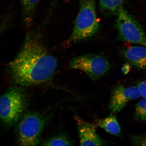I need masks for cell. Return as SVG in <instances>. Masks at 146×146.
Returning <instances> with one entry per match:
<instances>
[{
	"instance_id": "obj_14",
	"label": "cell",
	"mask_w": 146,
	"mask_h": 146,
	"mask_svg": "<svg viewBox=\"0 0 146 146\" xmlns=\"http://www.w3.org/2000/svg\"><path fill=\"white\" fill-rule=\"evenodd\" d=\"M44 146H70L73 144L70 139L66 136H56L49 139L44 142Z\"/></svg>"
},
{
	"instance_id": "obj_6",
	"label": "cell",
	"mask_w": 146,
	"mask_h": 146,
	"mask_svg": "<svg viewBox=\"0 0 146 146\" xmlns=\"http://www.w3.org/2000/svg\"><path fill=\"white\" fill-rule=\"evenodd\" d=\"M45 121L38 113L30 112L23 117L18 126V141L21 146H36L40 143V137Z\"/></svg>"
},
{
	"instance_id": "obj_4",
	"label": "cell",
	"mask_w": 146,
	"mask_h": 146,
	"mask_svg": "<svg viewBox=\"0 0 146 146\" xmlns=\"http://www.w3.org/2000/svg\"><path fill=\"white\" fill-rule=\"evenodd\" d=\"M116 15V27L120 39L146 47L145 31L134 16L122 6L119 9Z\"/></svg>"
},
{
	"instance_id": "obj_7",
	"label": "cell",
	"mask_w": 146,
	"mask_h": 146,
	"mask_svg": "<svg viewBox=\"0 0 146 146\" xmlns=\"http://www.w3.org/2000/svg\"><path fill=\"white\" fill-rule=\"evenodd\" d=\"M141 96L138 86H117L111 93L109 106L111 113L115 114L119 112L130 100L137 99Z\"/></svg>"
},
{
	"instance_id": "obj_11",
	"label": "cell",
	"mask_w": 146,
	"mask_h": 146,
	"mask_svg": "<svg viewBox=\"0 0 146 146\" xmlns=\"http://www.w3.org/2000/svg\"><path fill=\"white\" fill-rule=\"evenodd\" d=\"M40 0H21L22 5L23 21L25 26L30 27L33 21L35 10Z\"/></svg>"
},
{
	"instance_id": "obj_10",
	"label": "cell",
	"mask_w": 146,
	"mask_h": 146,
	"mask_svg": "<svg viewBox=\"0 0 146 146\" xmlns=\"http://www.w3.org/2000/svg\"><path fill=\"white\" fill-rule=\"evenodd\" d=\"M98 125L110 134L116 136H119L121 134L120 125L114 114L111 113L108 117L100 120Z\"/></svg>"
},
{
	"instance_id": "obj_2",
	"label": "cell",
	"mask_w": 146,
	"mask_h": 146,
	"mask_svg": "<svg viewBox=\"0 0 146 146\" xmlns=\"http://www.w3.org/2000/svg\"><path fill=\"white\" fill-rule=\"evenodd\" d=\"M95 0H81L74 29L66 44L69 46L92 38L99 30Z\"/></svg>"
},
{
	"instance_id": "obj_1",
	"label": "cell",
	"mask_w": 146,
	"mask_h": 146,
	"mask_svg": "<svg viewBox=\"0 0 146 146\" xmlns=\"http://www.w3.org/2000/svg\"><path fill=\"white\" fill-rule=\"evenodd\" d=\"M57 62L38 33L27 35L17 55L9 64L8 72L14 83L21 86L41 84L50 79Z\"/></svg>"
},
{
	"instance_id": "obj_9",
	"label": "cell",
	"mask_w": 146,
	"mask_h": 146,
	"mask_svg": "<svg viewBox=\"0 0 146 146\" xmlns=\"http://www.w3.org/2000/svg\"><path fill=\"white\" fill-rule=\"evenodd\" d=\"M122 55L128 62L136 68L146 70V47L136 46L122 51Z\"/></svg>"
},
{
	"instance_id": "obj_3",
	"label": "cell",
	"mask_w": 146,
	"mask_h": 146,
	"mask_svg": "<svg viewBox=\"0 0 146 146\" xmlns=\"http://www.w3.org/2000/svg\"><path fill=\"white\" fill-rule=\"evenodd\" d=\"M28 103L27 95L21 87H11L0 99V117L5 126L15 125L21 117Z\"/></svg>"
},
{
	"instance_id": "obj_16",
	"label": "cell",
	"mask_w": 146,
	"mask_h": 146,
	"mask_svg": "<svg viewBox=\"0 0 146 146\" xmlns=\"http://www.w3.org/2000/svg\"><path fill=\"white\" fill-rule=\"evenodd\" d=\"M142 96L146 98V81L140 82L138 85Z\"/></svg>"
},
{
	"instance_id": "obj_12",
	"label": "cell",
	"mask_w": 146,
	"mask_h": 146,
	"mask_svg": "<svg viewBox=\"0 0 146 146\" xmlns=\"http://www.w3.org/2000/svg\"><path fill=\"white\" fill-rule=\"evenodd\" d=\"M125 0H99L100 7L102 13L106 16L116 14L119 9Z\"/></svg>"
},
{
	"instance_id": "obj_5",
	"label": "cell",
	"mask_w": 146,
	"mask_h": 146,
	"mask_svg": "<svg viewBox=\"0 0 146 146\" xmlns=\"http://www.w3.org/2000/svg\"><path fill=\"white\" fill-rule=\"evenodd\" d=\"M69 66L70 68L82 71L92 81H96L108 72L111 65L103 55L89 54L73 58Z\"/></svg>"
},
{
	"instance_id": "obj_15",
	"label": "cell",
	"mask_w": 146,
	"mask_h": 146,
	"mask_svg": "<svg viewBox=\"0 0 146 146\" xmlns=\"http://www.w3.org/2000/svg\"><path fill=\"white\" fill-rule=\"evenodd\" d=\"M134 142L136 145L146 146V135L143 136L135 137Z\"/></svg>"
},
{
	"instance_id": "obj_8",
	"label": "cell",
	"mask_w": 146,
	"mask_h": 146,
	"mask_svg": "<svg viewBox=\"0 0 146 146\" xmlns=\"http://www.w3.org/2000/svg\"><path fill=\"white\" fill-rule=\"evenodd\" d=\"M80 145L103 146L106 142L97 134L96 127L90 123L76 118Z\"/></svg>"
},
{
	"instance_id": "obj_13",
	"label": "cell",
	"mask_w": 146,
	"mask_h": 146,
	"mask_svg": "<svg viewBox=\"0 0 146 146\" xmlns=\"http://www.w3.org/2000/svg\"><path fill=\"white\" fill-rule=\"evenodd\" d=\"M134 117L137 121L146 122V98H143L136 105Z\"/></svg>"
}]
</instances>
